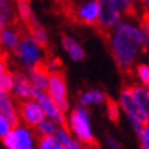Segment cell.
Segmentation results:
<instances>
[{
    "mask_svg": "<svg viewBox=\"0 0 149 149\" xmlns=\"http://www.w3.org/2000/svg\"><path fill=\"white\" fill-rule=\"evenodd\" d=\"M107 142H108V146H109V149H123L122 148V145L119 144L115 138H112V137H107Z\"/></svg>",
    "mask_w": 149,
    "mask_h": 149,
    "instance_id": "24",
    "label": "cell"
},
{
    "mask_svg": "<svg viewBox=\"0 0 149 149\" xmlns=\"http://www.w3.org/2000/svg\"><path fill=\"white\" fill-rule=\"evenodd\" d=\"M70 129H71V133L75 136V138L86 149H99V144H97V141L93 137V133L91 130L88 115L79 107L75 108L71 112V116H70Z\"/></svg>",
    "mask_w": 149,
    "mask_h": 149,
    "instance_id": "2",
    "label": "cell"
},
{
    "mask_svg": "<svg viewBox=\"0 0 149 149\" xmlns=\"http://www.w3.org/2000/svg\"><path fill=\"white\" fill-rule=\"evenodd\" d=\"M48 96L52 101L56 104L62 112H66L68 109V100H67V85L66 78L62 70H54L51 72L49 85H48Z\"/></svg>",
    "mask_w": 149,
    "mask_h": 149,
    "instance_id": "5",
    "label": "cell"
},
{
    "mask_svg": "<svg viewBox=\"0 0 149 149\" xmlns=\"http://www.w3.org/2000/svg\"><path fill=\"white\" fill-rule=\"evenodd\" d=\"M136 74L141 79L142 85L149 88V66L144 63H140L136 66Z\"/></svg>",
    "mask_w": 149,
    "mask_h": 149,
    "instance_id": "21",
    "label": "cell"
},
{
    "mask_svg": "<svg viewBox=\"0 0 149 149\" xmlns=\"http://www.w3.org/2000/svg\"><path fill=\"white\" fill-rule=\"evenodd\" d=\"M0 113L8 119L13 129L19 126V116H17V112H15V108L8 97V93L1 91V88H0Z\"/></svg>",
    "mask_w": 149,
    "mask_h": 149,
    "instance_id": "9",
    "label": "cell"
},
{
    "mask_svg": "<svg viewBox=\"0 0 149 149\" xmlns=\"http://www.w3.org/2000/svg\"><path fill=\"white\" fill-rule=\"evenodd\" d=\"M81 101L82 104H100L105 101V93H101L99 91H89L84 93V95H81Z\"/></svg>",
    "mask_w": 149,
    "mask_h": 149,
    "instance_id": "19",
    "label": "cell"
},
{
    "mask_svg": "<svg viewBox=\"0 0 149 149\" xmlns=\"http://www.w3.org/2000/svg\"><path fill=\"white\" fill-rule=\"evenodd\" d=\"M138 1H140V4H141V10L149 13V0H138Z\"/></svg>",
    "mask_w": 149,
    "mask_h": 149,
    "instance_id": "25",
    "label": "cell"
},
{
    "mask_svg": "<svg viewBox=\"0 0 149 149\" xmlns=\"http://www.w3.org/2000/svg\"><path fill=\"white\" fill-rule=\"evenodd\" d=\"M120 105L126 111L129 118L140 120L141 123H144L145 126L149 125V116L145 113V111L141 108L140 105H138V103L136 101L134 96L131 93L129 82H123L122 91H120Z\"/></svg>",
    "mask_w": 149,
    "mask_h": 149,
    "instance_id": "6",
    "label": "cell"
},
{
    "mask_svg": "<svg viewBox=\"0 0 149 149\" xmlns=\"http://www.w3.org/2000/svg\"><path fill=\"white\" fill-rule=\"evenodd\" d=\"M0 88L6 93H10V92L13 91L14 89V72L7 70V71H4L0 75Z\"/></svg>",
    "mask_w": 149,
    "mask_h": 149,
    "instance_id": "20",
    "label": "cell"
},
{
    "mask_svg": "<svg viewBox=\"0 0 149 149\" xmlns=\"http://www.w3.org/2000/svg\"><path fill=\"white\" fill-rule=\"evenodd\" d=\"M6 149H18V141H17V134H15V129H11L10 133L1 140Z\"/></svg>",
    "mask_w": 149,
    "mask_h": 149,
    "instance_id": "22",
    "label": "cell"
},
{
    "mask_svg": "<svg viewBox=\"0 0 149 149\" xmlns=\"http://www.w3.org/2000/svg\"><path fill=\"white\" fill-rule=\"evenodd\" d=\"M100 4V13L97 23L95 25L96 33L103 40L112 32V29L119 23L120 19V11L115 4L113 0H99Z\"/></svg>",
    "mask_w": 149,
    "mask_h": 149,
    "instance_id": "3",
    "label": "cell"
},
{
    "mask_svg": "<svg viewBox=\"0 0 149 149\" xmlns=\"http://www.w3.org/2000/svg\"><path fill=\"white\" fill-rule=\"evenodd\" d=\"M34 137H42V136H55L58 129L55 127L54 120H42L37 127L32 129Z\"/></svg>",
    "mask_w": 149,
    "mask_h": 149,
    "instance_id": "17",
    "label": "cell"
},
{
    "mask_svg": "<svg viewBox=\"0 0 149 149\" xmlns=\"http://www.w3.org/2000/svg\"><path fill=\"white\" fill-rule=\"evenodd\" d=\"M129 85H130L131 93L134 96L136 101L138 103V105L144 109L145 113L149 116V91H146L144 86L134 84V82H129Z\"/></svg>",
    "mask_w": 149,
    "mask_h": 149,
    "instance_id": "12",
    "label": "cell"
},
{
    "mask_svg": "<svg viewBox=\"0 0 149 149\" xmlns=\"http://www.w3.org/2000/svg\"><path fill=\"white\" fill-rule=\"evenodd\" d=\"M17 1H26V3H30L32 0H17Z\"/></svg>",
    "mask_w": 149,
    "mask_h": 149,
    "instance_id": "27",
    "label": "cell"
},
{
    "mask_svg": "<svg viewBox=\"0 0 149 149\" xmlns=\"http://www.w3.org/2000/svg\"><path fill=\"white\" fill-rule=\"evenodd\" d=\"M14 89H15V96L21 99H34V85L32 79L23 74L22 71L14 72Z\"/></svg>",
    "mask_w": 149,
    "mask_h": 149,
    "instance_id": "8",
    "label": "cell"
},
{
    "mask_svg": "<svg viewBox=\"0 0 149 149\" xmlns=\"http://www.w3.org/2000/svg\"><path fill=\"white\" fill-rule=\"evenodd\" d=\"M7 66H8V63H6V62H3V60L0 59V75H1L4 71H7V70H8V67H7Z\"/></svg>",
    "mask_w": 149,
    "mask_h": 149,
    "instance_id": "26",
    "label": "cell"
},
{
    "mask_svg": "<svg viewBox=\"0 0 149 149\" xmlns=\"http://www.w3.org/2000/svg\"><path fill=\"white\" fill-rule=\"evenodd\" d=\"M115 4L118 6V8L120 13H123L126 17L131 19H137L140 21V11H138V7H137V1L136 0H113Z\"/></svg>",
    "mask_w": 149,
    "mask_h": 149,
    "instance_id": "13",
    "label": "cell"
},
{
    "mask_svg": "<svg viewBox=\"0 0 149 149\" xmlns=\"http://www.w3.org/2000/svg\"><path fill=\"white\" fill-rule=\"evenodd\" d=\"M105 104H107V115H108V119L112 123L118 125V123H119V119H120L118 103L111 97V96L105 95Z\"/></svg>",
    "mask_w": 149,
    "mask_h": 149,
    "instance_id": "18",
    "label": "cell"
},
{
    "mask_svg": "<svg viewBox=\"0 0 149 149\" xmlns=\"http://www.w3.org/2000/svg\"><path fill=\"white\" fill-rule=\"evenodd\" d=\"M56 136L60 138L64 149H85V146H84L77 138H72L71 134H70L68 131H66L64 129H62V127L58 129Z\"/></svg>",
    "mask_w": 149,
    "mask_h": 149,
    "instance_id": "16",
    "label": "cell"
},
{
    "mask_svg": "<svg viewBox=\"0 0 149 149\" xmlns=\"http://www.w3.org/2000/svg\"><path fill=\"white\" fill-rule=\"evenodd\" d=\"M62 44H63L64 49L67 51V54L74 60H82L85 58V51L79 47L77 41L71 38L68 34H66V33H62Z\"/></svg>",
    "mask_w": 149,
    "mask_h": 149,
    "instance_id": "11",
    "label": "cell"
},
{
    "mask_svg": "<svg viewBox=\"0 0 149 149\" xmlns=\"http://www.w3.org/2000/svg\"><path fill=\"white\" fill-rule=\"evenodd\" d=\"M25 26H26L27 32H29L30 37L33 38V41L38 45V48H41V49L45 52V55H47L45 58L48 60H51L54 56H52V49H51V47H49V41H48V36H47L45 29L38 23L36 17H33L30 21H27L25 23Z\"/></svg>",
    "mask_w": 149,
    "mask_h": 149,
    "instance_id": "7",
    "label": "cell"
},
{
    "mask_svg": "<svg viewBox=\"0 0 149 149\" xmlns=\"http://www.w3.org/2000/svg\"><path fill=\"white\" fill-rule=\"evenodd\" d=\"M1 41H3V45H6L11 52H14V49L18 47L19 44V37L18 33L15 32L14 27H6L4 30H1Z\"/></svg>",
    "mask_w": 149,
    "mask_h": 149,
    "instance_id": "15",
    "label": "cell"
},
{
    "mask_svg": "<svg viewBox=\"0 0 149 149\" xmlns=\"http://www.w3.org/2000/svg\"><path fill=\"white\" fill-rule=\"evenodd\" d=\"M104 44L112 56L123 82H133L137 56L138 54H146L149 48L144 32L129 23H118Z\"/></svg>",
    "mask_w": 149,
    "mask_h": 149,
    "instance_id": "1",
    "label": "cell"
},
{
    "mask_svg": "<svg viewBox=\"0 0 149 149\" xmlns=\"http://www.w3.org/2000/svg\"><path fill=\"white\" fill-rule=\"evenodd\" d=\"M13 100L17 105V108H18L19 118L23 122V126H26L27 129H34L42 120H45V111L37 103L27 99L22 100L18 96H14Z\"/></svg>",
    "mask_w": 149,
    "mask_h": 149,
    "instance_id": "4",
    "label": "cell"
},
{
    "mask_svg": "<svg viewBox=\"0 0 149 149\" xmlns=\"http://www.w3.org/2000/svg\"><path fill=\"white\" fill-rule=\"evenodd\" d=\"M37 149H64L62 141L56 134L55 136L36 137Z\"/></svg>",
    "mask_w": 149,
    "mask_h": 149,
    "instance_id": "14",
    "label": "cell"
},
{
    "mask_svg": "<svg viewBox=\"0 0 149 149\" xmlns=\"http://www.w3.org/2000/svg\"><path fill=\"white\" fill-rule=\"evenodd\" d=\"M15 134L18 141V149H34L36 137L32 129H27L26 126H18L15 127Z\"/></svg>",
    "mask_w": 149,
    "mask_h": 149,
    "instance_id": "10",
    "label": "cell"
},
{
    "mask_svg": "<svg viewBox=\"0 0 149 149\" xmlns=\"http://www.w3.org/2000/svg\"><path fill=\"white\" fill-rule=\"evenodd\" d=\"M11 129H13V126H11V123L8 122V119H7L4 115L0 113V140H3L10 133Z\"/></svg>",
    "mask_w": 149,
    "mask_h": 149,
    "instance_id": "23",
    "label": "cell"
}]
</instances>
